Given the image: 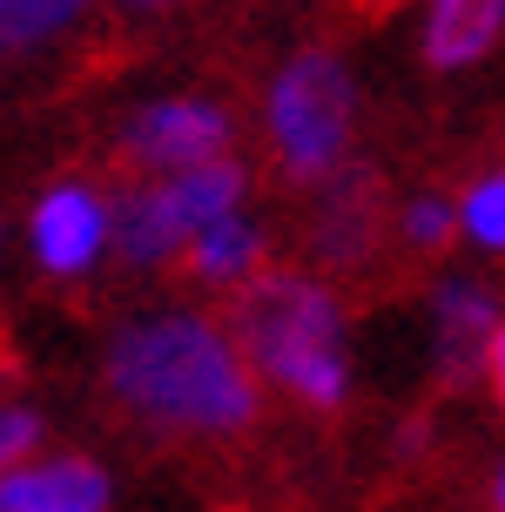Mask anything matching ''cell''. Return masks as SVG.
<instances>
[{
  "mask_svg": "<svg viewBox=\"0 0 505 512\" xmlns=\"http://www.w3.org/2000/svg\"><path fill=\"white\" fill-rule=\"evenodd\" d=\"M115 398L176 432H243L256 418V378L216 324L155 317L115 337L108 351Z\"/></svg>",
  "mask_w": 505,
  "mask_h": 512,
  "instance_id": "6da1fadb",
  "label": "cell"
},
{
  "mask_svg": "<svg viewBox=\"0 0 505 512\" xmlns=\"http://www.w3.org/2000/svg\"><path fill=\"white\" fill-rule=\"evenodd\" d=\"M236 337L250 344L256 371L290 384L303 405L344 398V351H337V304L303 277H263L236 297Z\"/></svg>",
  "mask_w": 505,
  "mask_h": 512,
  "instance_id": "7a4b0ae2",
  "label": "cell"
},
{
  "mask_svg": "<svg viewBox=\"0 0 505 512\" xmlns=\"http://www.w3.org/2000/svg\"><path fill=\"white\" fill-rule=\"evenodd\" d=\"M270 128H277V149L290 176H324L337 149H344V128H351V81L330 54H297L277 75L270 95Z\"/></svg>",
  "mask_w": 505,
  "mask_h": 512,
  "instance_id": "3957f363",
  "label": "cell"
},
{
  "mask_svg": "<svg viewBox=\"0 0 505 512\" xmlns=\"http://www.w3.org/2000/svg\"><path fill=\"white\" fill-rule=\"evenodd\" d=\"M229 142V122L202 102H155L128 122V155L149 169H209Z\"/></svg>",
  "mask_w": 505,
  "mask_h": 512,
  "instance_id": "277c9868",
  "label": "cell"
},
{
  "mask_svg": "<svg viewBox=\"0 0 505 512\" xmlns=\"http://www.w3.org/2000/svg\"><path fill=\"white\" fill-rule=\"evenodd\" d=\"M101 506H108V479L88 459L0 472V512H101Z\"/></svg>",
  "mask_w": 505,
  "mask_h": 512,
  "instance_id": "5b68a950",
  "label": "cell"
},
{
  "mask_svg": "<svg viewBox=\"0 0 505 512\" xmlns=\"http://www.w3.org/2000/svg\"><path fill=\"white\" fill-rule=\"evenodd\" d=\"M101 236H108V223H101V203L88 189H54L48 203L34 209V250H41V263L61 270V277L95 263Z\"/></svg>",
  "mask_w": 505,
  "mask_h": 512,
  "instance_id": "8992f818",
  "label": "cell"
},
{
  "mask_svg": "<svg viewBox=\"0 0 505 512\" xmlns=\"http://www.w3.org/2000/svg\"><path fill=\"white\" fill-rule=\"evenodd\" d=\"M499 34H505L499 0H445V7H431V21H425V61L431 68H472Z\"/></svg>",
  "mask_w": 505,
  "mask_h": 512,
  "instance_id": "52a82bcc",
  "label": "cell"
},
{
  "mask_svg": "<svg viewBox=\"0 0 505 512\" xmlns=\"http://www.w3.org/2000/svg\"><path fill=\"white\" fill-rule=\"evenodd\" d=\"M236 196H243V169H229V162H209V169L162 182V209H169V223L182 236H202L209 223H223L236 209Z\"/></svg>",
  "mask_w": 505,
  "mask_h": 512,
  "instance_id": "ba28073f",
  "label": "cell"
},
{
  "mask_svg": "<svg viewBox=\"0 0 505 512\" xmlns=\"http://www.w3.org/2000/svg\"><path fill=\"white\" fill-rule=\"evenodd\" d=\"M485 324H492V297L472 283L438 290V351H445V378H465L472 358L485 351Z\"/></svg>",
  "mask_w": 505,
  "mask_h": 512,
  "instance_id": "9c48e42d",
  "label": "cell"
},
{
  "mask_svg": "<svg viewBox=\"0 0 505 512\" xmlns=\"http://www.w3.org/2000/svg\"><path fill=\"white\" fill-rule=\"evenodd\" d=\"M115 243H122V256H135V263H162V256L182 243V230L169 223V209H162V189H135L122 203V216H115Z\"/></svg>",
  "mask_w": 505,
  "mask_h": 512,
  "instance_id": "30bf717a",
  "label": "cell"
},
{
  "mask_svg": "<svg viewBox=\"0 0 505 512\" xmlns=\"http://www.w3.org/2000/svg\"><path fill=\"white\" fill-rule=\"evenodd\" d=\"M189 263H196V277H243L256 263V230L250 223H236V216H223V223H209V230L196 236V250H189Z\"/></svg>",
  "mask_w": 505,
  "mask_h": 512,
  "instance_id": "8fae6325",
  "label": "cell"
},
{
  "mask_svg": "<svg viewBox=\"0 0 505 512\" xmlns=\"http://www.w3.org/2000/svg\"><path fill=\"white\" fill-rule=\"evenodd\" d=\"M75 21V7H54V0H0V48H34Z\"/></svg>",
  "mask_w": 505,
  "mask_h": 512,
  "instance_id": "7c38bea8",
  "label": "cell"
},
{
  "mask_svg": "<svg viewBox=\"0 0 505 512\" xmlns=\"http://www.w3.org/2000/svg\"><path fill=\"white\" fill-rule=\"evenodd\" d=\"M465 230L479 236V243H492V250H505V176L479 182L465 196Z\"/></svg>",
  "mask_w": 505,
  "mask_h": 512,
  "instance_id": "4fadbf2b",
  "label": "cell"
},
{
  "mask_svg": "<svg viewBox=\"0 0 505 512\" xmlns=\"http://www.w3.org/2000/svg\"><path fill=\"white\" fill-rule=\"evenodd\" d=\"M34 445H41V418L34 411H0V465H14Z\"/></svg>",
  "mask_w": 505,
  "mask_h": 512,
  "instance_id": "5bb4252c",
  "label": "cell"
},
{
  "mask_svg": "<svg viewBox=\"0 0 505 512\" xmlns=\"http://www.w3.org/2000/svg\"><path fill=\"white\" fill-rule=\"evenodd\" d=\"M445 230H452V209H445V203H418V209H411V243L438 250V243H445Z\"/></svg>",
  "mask_w": 505,
  "mask_h": 512,
  "instance_id": "9a60e30c",
  "label": "cell"
},
{
  "mask_svg": "<svg viewBox=\"0 0 505 512\" xmlns=\"http://www.w3.org/2000/svg\"><path fill=\"white\" fill-rule=\"evenodd\" d=\"M492 384H499V398H505V324H499V337H492Z\"/></svg>",
  "mask_w": 505,
  "mask_h": 512,
  "instance_id": "2e32d148",
  "label": "cell"
},
{
  "mask_svg": "<svg viewBox=\"0 0 505 512\" xmlns=\"http://www.w3.org/2000/svg\"><path fill=\"white\" fill-rule=\"evenodd\" d=\"M499 506H505V479H499Z\"/></svg>",
  "mask_w": 505,
  "mask_h": 512,
  "instance_id": "e0dca14e",
  "label": "cell"
}]
</instances>
